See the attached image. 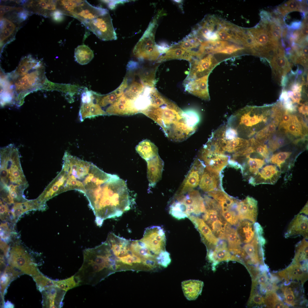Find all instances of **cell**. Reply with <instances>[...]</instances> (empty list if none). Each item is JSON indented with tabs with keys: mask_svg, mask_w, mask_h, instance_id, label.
Segmentation results:
<instances>
[{
	"mask_svg": "<svg viewBox=\"0 0 308 308\" xmlns=\"http://www.w3.org/2000/svg\"><path fill=\"white\" fill-rule=\"evenodd\" d=\"M23 274L21 272L11 266H7L1 274L0 278L1 293L4 295L11 282L20 275Z\"/></svg>",
	"mask_w": 308,
	"mask_h": 308,
	"instance_id": "obj_35",
	"label": "cell"
},
{
	"mask_svg": "<svg viewBox=\"0 0 308 308\" xmlns=\"http://www.w3.org/2000/svg\"><path fill=\"white\" fill-rule=\"evenodd\" d=\"M298 110L299 112L304 115L305 117L308 115L307 103L305 102L298 107Z\"/></svg>",
	"mask_w": 308,
	"mask_h": 308,
	"instance_id": "obj_56",
	"label": "cell"
},
{
	"mask_svg": "<svg viewBox=\"0 0 308 308\" xmlns=\"http://www.w3.org/2000/svg\"><path fill=\"white\" fill-rule=\"evenodd\" d=\"M294 156L292 151H280L273 154L268 161L270 163L276 165L281 172H284L293 167L296 158Z\"/></svg>",
	"mask_w": 308,
	"mask_h": 308,
	"instance_id": "obj_22",
	"label": "cell"
},
{
	"mask_svg": "<svg viewBox=\"0 0 308 308\" xmlns=\"http://www.w3.org/2000/svg\"><path fill=\"white\" fill-rule=\"evenodd\" d=\"M170 204L187 218L196 216L205 211L204 198L197 190H192L183 194L175 195Z\"/></svg>",
	"mask_w": 308,
	"mask_h": 308,
	"instance_id": "obj_4",
	"label": "cell"
},
{
	"mask_svg": "<svg viewBox=\"0 0 308 308\" xmlns=\"http://www.w3.org/2000/svg\"><path fill=\"white\" fill-rule=\"evenodd\" d=\"M221 183L220 174L205 168L199 183V187L204 192L216 190Z\"/></svg>",
	"mask_w": 308,
	"mask_h": 308,
	"instance_id": "obj_25",
	"label": "cell"
},
{
	"mask_svg": "<svg viewBox=\"0 0 308 308\" xmlns=\"http://www.w3.org/2000/svg\"><path fill=\"white\" fill-rule=\"evenodd\" d=\"M254 224L247 220L239 221L236 231L242 242L249 243L254 238L256 235Z\"/></svg>",
	"mask_w": 308,
	"mask_h": 308,
	"instance_id": "obj_29",
	"label": "cell"
},
{
	"mask_svg": "<svg viewBox=\"0 0 308 308\" xmlns=\"http://www.w3.org/2000/svg\"><path fill=\"white\" fill-rule=\"evenodd\" d=\"M244 49L245 48L242 46L234 44H229L222 50L216 52V53L231 54Z\"/></svg>",
	"mask_w": 308,
	"mask_h": 308,
	"instance_id": "obj_49",
	"label": "cell"
},
{
	"mask_svg": "<svg viewBox=\"0 0 308 308\" xmlns=\"http://www.w3.org/2000/svg\"><path fill=\"white\" fill-rule=\"evenodd\" d=\"M285 296V301L288 305L293 306L295 304V297L290 287H283L281 288Z\"/></svg>",
	"mask_w": 308,
	"mask_h": 308,
	"instance_id": "obj_48",
	"label": "cell"
},
{
	"mask_svg": "<svg viewBox=\"0 0 308 308\" xmlns=\"http://www.w3.org/2000/svg\"><path fill=\"white\" fill-rule=\"evenodd\" d=\"M279 169L273 164L265 165L254 177L249 179V182L253 185L260 184H275L281 175Z\"/></svg>",
	"mask_w": 308,
	"mask_h": 308,
	"instance_id": "obj_15",
	"label": "cell"
},
{
	"mask_svg": "<svg viewBox=\"0 0 308 308\" xmlns=\"http://www.w3.org/2000/svg\"><path fill=\"white\" fill-rule=\"evenodd\" d=\"M189 62L190 70L185 80L199 78L209 75L219 63L211 54H206L199 58H193Z\"/></svg>",
	"mask_w": 308,
	"mask_h": 308,
	"instance_id": "obj_8",
	"label": "cell"
},
{
	"mask_svg": "<svg viewBox=\"0 0 308 308\" xmlns=\"http://www.w3.org/2000/svg\"><path fill=\"white\" fill-rule=\"evenodd\" d=\"M29 11L26 10L20 11L17 13V17L21 21H23L27 19L29 16Z\"/></svg>",
	"mask_w": 308,
	"mask_h": 308,
	"instance_id": "obj_59",
	"label": "cell"
},
{
	"mask_svg": "<svg viewBox=\"0 0 308 308\" xmlns=\"http://www.w3.org/2000/svg\"><path fill=\"white\" fill-rule=\"evenodd\" d=\"M196 55V51L185 50L179 48L171 47L165 53L160 56L156 62L160 63L174 59H184L190 62Z\"/></svg>",
	"mask_w": 308,
	"mask_h": 308,
	"instance_id": "obj_26",
	"label": "cell"
},
{
	"mask_svg": "<svg viewBox=\"0 0 308 308\" xmlns=\"http://www.w3.org/2000/svg\"><path fill=\"white\" fill-rule=\"evenodd\" d=\"M135 149L141 157L146 161L158 155L157 147L147 139L140 142L136 146Z\"/></svg>",
	"mask_w": 308,
	"mask_h": 308,
	"instance_id": "obj_31",
	"label": "cell"
},
{
	"mask_svg": "<svg viewBox=\"0 0 308 308\" xmlns=\"http://www.w3.org/2000/svg\"><path fill=\"white\" fill-rule=\"evenodd\" d=\"M88 118L100 116L108 115L100 105L94 101L89 103L88 109Z\"/></svg>",
	"mask_w": 308,
	"mask_h": 308,
	"instance_id": "obj_47",
	"label": "cell"
},
{
	"mask_svg": "<svg viewBox=\"0 0 308 308\" xmlns=\"http://www.w3.org/2000/svg\"><path fill=\"white\" fill-rule=\"evenodd\" d=\"M133 53L139 60L155 61L161 55L156 44L155 38L152 37L140 38L135 46Z\"/></svg>",
	"mask_w": 308,
	"mask_h": 308,
	"instance_id": "obj_11",
	"label": "cell"
},
{
	"mask_svg": "<svg viewBox=\"0 0 308 308\" xmlns=\"http://www.w3.org/2000/svg\"><path fill=\"white\" fill-rule=\"evenodd\" d=\"M78 286L74 275L65 279L56 281L55 285L66 291Z\"/></svg>",
	"mask_w": 308,
	"mask_h": 308,
	"instance_id": "obj_46",
	"label": "cell"
},
{
	"mask_svg": "<svg viewBox=\"0 0 308 308\" xmlns=\"http://www.w3.org/2000/svg\"><path fill=\"white\" fill-rule=\"evenodd\" d=\"M14 307L13 305L9 301L4 303V305L5 308H13Z\"/></svg>",
	"mask_w": 308,
	"mask_h": 308,
	"instance_id": "obj_63",
	"label": "cell"
},
{
	"mask_svg": "<svg viewBox=\"0 0 308 308\" xmlns=\"http://www.w3.org/2000/svg\"><path fill=\"white\" fill-rule=\"evenodd\" d=\"M264 299V304L268 307H287L275 292L266 293Z\"/></svg>",
	"mask_w": 308,
	"mask_h": 308,
	"instance_id": "obj_44",
	"label": "cell"
},
{
	"mask_svg": "<svg viewBox=\"0 0 308 308\" xmlns=\"http://www.w3.org/2000/svg\"><path fill=\"white\" fill-rule=\"evenodd\" d=\"M302 23L300 21H295L292 22L288 27L289 29H299L301 27Z\"/></svg>",
	"mask_w": 308,
	"mask_h": 308,
	"instance_id": "obj_61",
	"label": "cell"
},
{
	"mask_svg": "<svg viewBox=\"0 0 308 308\" xmlns=\"http://www.w3.org/2000/svg\"><path fill=\"white\" fill-rule=\"evenodd\" d=\"M0 248L3 251L4 255L6 257L9 256V248L7 243L2 240H0Z\"/></svg>",
	"mask_w": 308,
	"mask_h": 308,
	"instance_id": "obj_57",
	"label": "cell"
},
{
	"mask_svg": "<svg viewBox=\"0 0 308 308\" xmlns=\"http://www.w3.org/2000/svg\"><path fill=\"white\" fill-rule=\"evenodd\" d=\"M264 298L258 293H252L250 298V303L260 305L264 304Z\"/></svg>",
	"mask_w": 308,
	"mask_h": 308,
	"instance_id": "obj_51",
	"label": "cell"
},
{
	"mask_svg": "<svg viewBox=\"0 0 308 308\" xmlns=\"http://www.w3.org/2000/svg\"><path fill=\"white\" fill-rule=\"evenodd\" d=\"M95 216L97 225L104 220L121 216L129 210L132 199L125 181L116 175L84 194Z\"/></svg>",
	"mask_w": 308,
	"mask_h": 308,
	"instance_id": "obj_1",
	"label": "cell"
},
{
	"mask_svg": "<svg viewBox=\"0 0 308 308\" xmlns=\"http://www.w3.org/2000/svg\"><path fill=\"white\" fill-rule=\"evenodd\" d=\"M307 239L303 238L296 245L295 255L293 262L302 266L307 265L308 244Z\"/></svg>",
	"mask_w": 308,
	"mask_h": 308,
	"instance_id": "obj_38",
	"label": "cell"
},
{
	"mask_svg": "<svg viewBox=\"0 0 308 308\" xmlns=\"http://www.w3.org/2000/svg\"><path fill=\"white\" fill-rule=\"evenodd\" d=\"M56 1L38 0L32 1L28 5L38 13L45 16H50L52 13L56 10Z\"/></svg>",
	"mask_w": 308,
	"mask_h": 308,
	"instance_id": "obj_32",
	"label": "cell"
},
{
	"mask_svg": "<svg viewBox=\"0 0 308 308\" xmlns=\"http://www.w3.org/2000/svg\"><path fill=\"white\" fill-rule=\"evenodd\" d=\"M268 278L265 272L259 275L258 278V281L259 284L263 286L266 284L268 281Z\"/></svg>",
	"mask_w": 308,
	"mask_h": 308,
	"instance_id": "obj_58",
	"label": "cell"
},
{
	"mask_svg": "<svg viewBox=\"0 0 308 308\" xmlns=\"http://www.w3.org/2000/svg\"><path fill=\"white\" fill-rule=\"evenodd\" d=\"M109 13L106 9L94 6L86 1L82 0L75 8L72 17L84 25L93 19Z\"/></svg>",
	"mask_w": 308,
	"mask_h": 308,
	"instance_id": "obj_13",
	"label": "cell"
},
{
	"mask_svg": "<svg viewBox=\"0 0 308 308\" xmlns=\"http://www.w3.org/2000/svg\"><path fill=\"white\" fill-rule=\"evenodd\" d=\"M205 167L202 161L199 159H196L176 194H185L197 187L199 184Z\"/></svg>",
	"mask_w": 308,
	"mask_h": 308,
	"instance_id": "obj_12",
	"label": "cell"
},
{
	"mask_svg": "<svg viewBox=\"0 0 308 308\" xmlns=\"http://www.w3.org/2000/svg\"><path fill=\"white\" fill-rule=\"evenodd\" d=\"M270 64L277 76L285 75L289 70L290 64L281 46H279L277 53L270 60Z\"/></svg>",
	"mask_w": 308,
	"mask_h": 308,
	"instance_id": "obj_27",
	"label": "cell"
},
{
	"mask_svg": "<svg viewBox=\"0 0 308 308\" xmlns=\"http://www.w3.org/2000/svg\"><path fill=\"white\" fill-rule=\"evenodd\" d=\"M38 289L40 292L45 287L55 286L56 280L50 279L40 273L33 277Z\"/></svg>",
	"mask_w": 308,
	"mask_h": 308,
	"instance_id": "obj_45",
	"label": "cell"
},
{
	"mask_svg": "<svg viewBox=\"0 0 308 308\" xmlns=\"http://www.w3.org/2000/svg\"><path fill=\"white\" fill-rule=\"evenodd\" d=\"M188 218L199 232L201 240L208 250L213 248L218 244L219 239L215 236L203 219L193 215L189 216Z\"/></svg>",
	"mask_w": 308,
	"mask_h": 308,
	"instance_id": "obj_17",
	"label": "cell"
},
{
	"mask_svg": "<svg viewBox=\"0 0 308 308\" xmlns=\"http://www.w3.org/2000/svg\"><path fill=\"white\" fill-rule=\"evenodd\" d=\"M209 76L208 75L193 79L185 80L183 83L185 90L202 100H209L208 86Z\"/></svg>",
	"mask_w": 308,
	"mask_h": 308,
	"instance_id": "obj_16",
	"label": "cell"
},
{
	"mask_svg": "<svg viewBox=\"0 0 308 308\" xmlns=\"http://www.w3.org/2000/svg\"><path fill=\"white\" fill-rule=\"evenodd\" d=\"M0 217L2 220H5L7 216L9 215V210L8 206L6 204H3L0 201Z\"/></svg>",
	"mask_w": 308,
	"mask_h": 308,
	"instance_id": "obj_53",
	"label": "cell"
},
{
	"mask_svg": "<svg viewBox=\"0 0 308 308\" xmlns=\"http://www.w3.org/2000/svg\"><path fill=\"white\" fill-rule=\"evenodd\" d=\"M228 45V42L226 41H206L201 42L198 52L201 55L210 53H216Z\"/></svg>",
	"mask_w": 308,
	"mask_h": 308,
	"instance_id": "obj_36",
	"label": "cell"
},
{
	"mask_svg": "<svg viewBox=\"0 0 308 308\" xmlns=\"http://www.w3.org/2000/svg\"><path fill=\"white\" fill-rule=\"evenodd\" d=\"M225 240L228 242V249L240 248L242 242L236 230L228 225L226 228L225 233Z\"/></svg>",
	"mask_w": 308,
	"mask_h": 308,
	"instance_id": "obj_41",
	"label": "cell"
},
{
	"mask_svg": "<svg viewBox=\"0 0 308 308\" xmlns=\"http://www.w3.org/2000/svg\"><path fill=\"white\" fill-rule=\"evenodd\" d=\"M204 285L203 281L191 279L183 281L182 290L185 296L189 300L196 299L201 293Z\"/></svg>",
	"mask_w": 308,
	"mask_h": 308,
	"instance_id": "obj_28",
	"label": "cell"
},
{
	"mask_svg": "<svg viewBox=\"0 0 308 308\" xmlns=\"http://www.w3.org/2000/svg\"><path fill=\"white\" fill-rule=\"evenodd\" d=\"M63 15L61 12L58 10L54 11L50 15L52 19L55 21L57 22L62 21L63 18Z\"/></svg>",
	"mask_w": 308,
	"mask_h": 308,
	"instance_id": "obj_55",
	"label": "cell"
},
{
	"mask_svg": "<svg viewBox=\"0 0 308 308\" xmlns=\"http://www.w3.org/2000/svg\"><path fill=\"white\" fill-rule=\"evenodd\" d=\"M237 211L240 220H247L254 223L258 214L257 201L252 197L247 196L244 200L238 201Z\"/></svg>",
	"mask_w": 308,
	"mask_h": 308,
	"instance_id": "obj_18",
	"label": "cell"
},
{
	"mask_svg": "<svg viewBox=\"0 0 308 308\" xmlns=\"http://www.w3.org/2000/svg\"><path fill=\"white\" fill-rule=\"evenodd\" d=\"M262 286L266 290L267 293L275 292L279 289V287L275 284L272 283H266Z\"/></svg>",
	"mask_w": 308,
	"mask_h": 308,
	"instance_id": "obj_54",
	"label": "cell"
},
{
	"mask_svg": "<svg viewBox=\"0 0 308 308\" xmlns=\"http://www.w3.org/2000/svg\"><path fill=\"white\" fill-rule=\"evenodd\" d=\"M146 161L149 186L153 187L161 178L164 162L158 155Z\"/></svg>",
	"mask_w": 308,
	"mask_h": 308,
	"instance_id": "obj_23",
	"label": "cell"
},
{
	"mask_svg": "<svg viewBox=\"0 0 308 308\" xmlns=\"http://www.w3.org/2000/svg\"><path fill=\"white\" fill-rule=\"evenodd\" d=\"M224 152L235 153L242 151L250 146L249 140L237 137L231 140L219 144Z\"/></svg>",
	"mask_w": 308,
	"mask_h": 308,
	"instance_id": "obj_30",
	"label": "cell"
},
{
	"mask_svg": "<svg viewBox=\"0 0 308 308\" xmlns=\"http://www.w3.org/2000/svg\"><path fill=\"white\" fill-rule=\"evenodd\" d=\"M272 107H245L231 116L228 125L236 130L241 137H250L274 119Z\"/></svg>",
	"mask_w": 308,
	"mask_h": 308,
	"instance_id": "obj_3",
	"label": "cell"
},
{
	"mask_svg": "<svg viewBox=\"0 0 308 308\" xmlns=\"http://www.w3.org/2000/svg\"><path fill=\"white\" fill-rule=\"evenodd\" d=\"M82 0H56V9L63 15L72 17L76 7Z\"/></svg>",
	"mask_w": 308,
	"mask_h": 308,
	"instance_id": "obj_42",
	"label": "cell"
},
{
	"mask_svg": "<svg viewBox=\"0 0 308 308\" xmlns=\"http://www.w3.org/2000/svg\"><path fill=\"white\" fill-rule=\"evenodd\" d=\"M299 213L303 214L306 215H308L307 203L305 204L304 207L303 208L302 210Z\"/></svg>",
	"mask_w": 308,
	"mask_h": 308,
	"instance_id": "obj_62",
	"label": "cell"
},
{
	"mask_svg": "<svg viewBox=\"0 0 308 308\" xmlns=\"http://www.w3.org/2000/svg\"><path fill=\"white\" fill-rule=\"evenodd\" d=\"M207 257L214 264L230 260L239 261L238 259L229 252L227 243L224 240L219 241L213 248L207 250Z\"/></svg>",
	"mask_w": 308,
	"mask_h": 308,
	"instance_id": "obj_21",
	"label": "cell"
},
{
	"mask_svg": "<svg viewBox=\"0 0 308 308\" xmlns=\"http://www.w3.org/2000/svg\"><path fill=\"white\" fill-rule=\"evenodd\" d=\"M0 158L1 193L23 196L28 186L20 161L18 152L13 146L1 149Z\"/></svg>",
	"mask_w": 308,
	"mask_h": 308,
	"instance_id": "obj_2",
	"label": "cell"
},
{
	"mask_svg": "<svg viewBox=\"0 0 308 308\" xmlns=\"http://www.w3.org/2000/svg\"><path fill=\"white\" fill-rule=\"evenodd\" d=\"M277 10L283 16L293 11L305 13L302 1L297 0H289L284 3L277 7Z\"/></svg>",
	"mask_w": 308,
	"mask_h": 308,
	"instance_id": "obj_40",
	"label": "cell"
},
{
	"mask_svg": "<svg viewBox=\"0 0 308 308\" xmlns=\"http://www.w3.org/2000/svg\"><path fill=\"white\" fill-rule=\"evenodd\" d=\"M8 258V262L11 266L23 274L33 277L40 273L33 260L20 246H16L12 248Z\"/></svg>",
	"mask_w": 308,
	"mask_h": 308,
	"instance_id": "obj_6",
	"label": "cell"
},
{
	"mask_svg": "<svg viewBox=\"0 0 308 308\" xmlns=\"http://www.w3.org/2000/svg\"><path fill=\"white\" fill-rule=\"evenodd\" d=\"M94 99V92H93L86 91L82 95V103H89L93 101Z\"/></svg>",
	"mask_w": 308,
	"mask_h": 308,
	"instance_id": "obj_52",
	"label": "cell"
},
{
	"mask_svg": "<svg viewBox=\"0 0 308 308\" xmlns=\"http://www.w3.org/2000/svg\"><path fill=\"white\" fill-rule=\"evenodd\" d=\"M74 57L78 63L83 65L88 64L93 59L94 54L88 46L83 44L78 46L75 49Z\"/></svg>",
	"mask_w": 308,
	"mask_h": 308,
	"instance_id": "obj_39",
	"label": "cell"
},
{
	"mask_svg": "<svg viewBox=\"0 0 308 308\" xmlns=\"http://www.w3.org/2000/svg\"><path fill=\"white\" fill-rule=\"evenodd\" d=\"M280 121L279 119L276 118L272 119L256 134L255 138L254 137L256 141L260 143L264 144L276 132Z\"/></svg>",
	"mask_w": 308,
	"mask_h": 308,
	"instance_id": "obj_33",
	"label": "cell"
},
{
	"mask_svg": "<svg viewBox=\"0 0 308 308\" xmlns=\"http://www.w3.org/2000/svg\"><path fill=\"white\" fill-rule=\"evenodd\" d=\"M84 26L102 40L117 39L116 34L109 13L93 19Z\"/></svg>",
	"mask_w": 308,
	"mask_h": 308,
	"instance_id": "obj_7",
	"label": "cell"
},
{
	"mask_svg": "<svg viewBox=\"0 0 308 308\" xmlns=\"http://www.w3.org/2000/svg\"><path fill=\"white\" fill-rule=\"evenodd\" d=\"M11 230L7 223H1L0 225V237L5 242L10 240L11 236Z\"/></svg>",
	"mask_w": 308,
	"mask_h": 308,
	"instance_id": "obj_50",
	"label": "cell"
},
{
	"mask_svg": "<svg viewBox=\"0 0 308 308\" xmlns=\"http://www.w3.org/2000/svg\"><path fill=\"white\" fill-rule=\"evenodd\" d=\"M199 156V159L204 163L206 169L219 173L228 163L230 159L228 156L205 145L201 149Z\"/></svg>",
	"mask_w": 308,
	"mask_h": 308,
	"instance_id": "obj_10",
	"label": "cell"
},
{
	"mask_svg": "<svg viewBox=\"0 0 308 308\" xmlns=\"http://www.w3.org/2000/svg\"><path fill=\"white\" fill-rule=\"evenodd\" d=\"M201 43L200 40L192 33L180 42L173 45L172 47L185 50H192V49L196 48Z\"/></svg>",
	"mask_w": 308,
	"mask_h": 308,
	"instance_id": "obj_43",
	"label": "cell"
},
{
	"mask_svg": "<svg viewBox=\"0 0 308 308\" xmlns=\"http://www.w3.org/2000/svg\"><path fill=\"white\" fill-rule=\"evenodd\" d=\"M42 206L37 199L27 201L24 202L15 203L11 210V213L14 218H17L29 210L38 209Z\"/></svg>",
	"mask_w": 308,
	"mask_h": 308,
	"instance_id": "obj_37",
	"label": "cell"
},
{
	"mask_svg": "<svg viewBox=\"0 0 308 308\" xmlns=\"http://www.w3.org/2000/svg\"><path fill=\"white\" fill-rule=\"evenodd\" d=\"M291 140V138L287 134L279 130L275 132L269 139L267 146L270 152H273L289 143Z\"/></svg>",
	"mask_w": 308,
	"mask_h": 308,
	"instance_id": "obj_34",
	"label": "cell"
},
{
	"mask_svg": "<svg viewBox=\"0 0 308 308\" xmlns=\"http://www.w3.org/2000/svg\"><path fill=\"white\" fill-rule=\"evenodd\" d=\"M204 203L206 210L203 216V220L217 238L224 240L226 229L230 224L222 216L220 205L209 196L204 198Z\"/></svg>",
	"mask_w": 308,
	"mask_h": 308,
	"instance_id": "obj_5",
	"label": "cell"
},
{
	"mask_svg": "<svg viewBox=\"0 0 308 308\" xmlns=\"http://www.w3.org/2000/svg\"><path fill=\"white\" fill-rule=\"evenodd\" d=\"M104 2L107 3L109 7L111 9H112L114 8L116 5L120 3H123L125 2L126 1H103Z\"/></svg>",
	"mask_w": 308,
	"mask_h": 308,
	"instance_id": "obj_60",
	"label": "cell"
},
{
	"mask_svg": "<svg viewBox=\"0 0 308 308\" xmlns=\"http://www.w3.org/2000/svg\"><path fill=\"white\" fill-rule=\"evenodd\" d=\"M140 239L151 251L157 255H159L166 250L165 232L160 226H152L147 228Z\"/></svg>",
	"mask_w": 308,
	"mask_h": 308,
	"instance_id": "obj_9",
	"label": "cell"
},
{
	"mask_svg": "<svg viewBox=\"0 0 308 308\" xmlns=\"http://www.w3.org/2000/svg\"><path fill=\"white\" fill-rule=\"evenodd\" d=\"M306 215L299 213L291 221L285 233L284 237L287 238L303 236L308 239V222Z\"/></svg>",
	"mask_w": 308,
	"mask_h": 308,
	"instance_id": "obj_20",
	"label": "cell"
},
{
	"mask_svg": "<svg viewBox=\"0 0 308 308\" xmlns=\"http://www.w3.org/2000/svg\"><path fill=\"white\" fill-rule=\"evenodd\" d=\"M250 154L240 156L246 160L245 162L240 166L243 175L249 177V179L255 176L266 163L264 159L261 157H252L250 156Z\"/></svg>",
	"mask_w": 308,
	"mask_h": 308,
	"instance_id": "obj_24",
	"label": "cell"
},
{
	"mask_svg": "<svg viewBox=\"0 0 308 308\" xmlns=\"http://www.w3.org/2000/svg\"><path fill=\"white\" fill-rule=\"evenodd\" d=\"M307 125L301 117L292 114L288 122L279 130L284 132L291 140L297 138L294 142L296 144L307 135Z\"/></svg>",
	"mask_w": 308,
	"mask_h": 308,
	"instance_id": "obj_14",
	"label": "cell"
},
{
	"mask_svg": "<svg viewBox=\"0 0 308 308\" xmlns=\"http://www.w3.org/2000/svg\"><path fill=\"white\" fill-rule=\"evenodd\" d=\"M42 295V304L45 308H60L66 291L56 286L45 287L41 292Z\"/></svg>",
	"mask_w": 308,
	"mask_h": 308,
	"instance_id": "obj_19",
	"label": "cell"
}]
</instances>
